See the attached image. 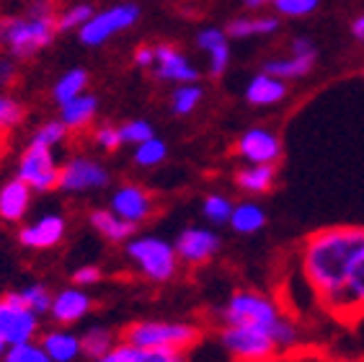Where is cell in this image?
Masks as SVG:
<instances>
[{
  "label": "cell",
  "instance_id": "obj_48",
  "mask_svg": "<svg viewBox=\"0 0 364 362\" xmlns=\"http://www.w3.org/2000/svg\"><path fill=\"white\" fill-rule=\"evenodd\" d=\"M3 352H6V341L0 339V357H3Z\"/></svg>",
  "mask_w": 364,
  "mask_h": 362
},
{
  "label": "cell",
  "instance_id": "obj_2",
  "mask_svg": "<svg viewBox=\"0 0 364 362\" xmlns=\"http://www.w3.org/2000/svg\"><path fill=\"white\" fill-rule=\"evenodd\" d=\"M57 31L55 3L31 0L23 14H0V52L14 60H28L55 42Z\"/></svg>",
  "mask_w": 364,
  "mask_h": 362
},
{
  "label": "cell",
  "instance_id": "obj_32",
  "mask_svg": "<svg viewBox=\"0 0 364 362\" xmlns=\"http://www.w3.org/2000/svg\"><path fill=\"white\" fill-rule=\"evenodd\" d=\"M166 158H168V145L161 138H155V135L147 138L145 143H140V145H134V163L142 168L161 166Z\"/></svg>",
  "mask_w": 364,
  "mask_h": 362
},
{
  "label": "cell",
  "instance_id": "obj_43",
  "mask_svg": "<svg viewBox=\"0 0 364 362\" xmlns=\"http://www.w3.org/2000/svg\"><path fill=\"white\" fill-rule=\"evenodd\" d=\"M101 277H104L101 267H96V264H83V267H77V269L73 272V285H77V287H91V285H98V282H101Z\"/></svg>",
  "mask_w": 364,
  "mask_h": 362
},
{
  "label": "cell",
  "instance_id": "obj_38",
  "mask_svg": "<svg viewBox=\"0 0 364 362\" xmlns=\"http://www.w3.org/2000/svg\"><path fill=\"white\" fill-rule=\"evenodd\" d=\"M119 135L124 145H140L147 138H153L155 130L147 119H129V122H124V125L119 127Z\"/></svg>",
  "mask_w": 364,
  "mask_h": 362
},
{
  "label": "cell",
  "instance_id": "obj_19",
  "mask_svg": "<svg viewBox=\"0 0 364 362\" xmlns=\"http://www.w3.org/2000/svg\"><path fill=\"white\" fill-rule=\"evenodd\" d=\"M31 187L26 181H21L18 176L8 179L3 187H0V220L6 223H21L26 217L28 207H31Z\"/></svg>",
  "mask_w": 364,
  "mask_h": 362
},
{
  "label": "cell",
  "instance_id": "obj_20",
  "mask_svg": "<svg viewBox=\"0 0 364 362\" xmlns=\"http://www.w3.org/2000/svg\"><path fill=\"white\" fill-rule=\"evenodd\" d=\"M196 44L210 57V76H225V70L230 65V36H228V31H223L218 26L202 29L199 36H196Z\"/></svg>",
  "mask_w": 364,
  "mask_h": 362
},
{
  "label": "cell",
  "instance_id": "obj_49",
  "mask_svg": "<svg viewBox=\"0 0 364 362\" xmlns=\"http://www.w3.org/2000/svg\"><path fill=\"white\" fill-rule=\"evenodd\" d=\"M267 362H274V360H267Z\"/></svg>",
  "mask_w": 364,
  "mask_h": 362
},
{
  "label": "cell",
  "instance_id": "obj_31",
  "mask_svg": "<svg viewBox=\"0 0 364 362\" xmlns=\"http://www.w3.org/2000/svg\"><path fill=\"white\" fill-rule=\"evenodd\" d=\"M248 8H264L274 6L277 14L289 16V19H302V16H310L321 6V0H243Z\"/></svg>",
  "mask_w": 364,
  "mask_h": 362
},
{
  "label": "cell",
  "instance_id": "obj_21",
  "mask_svg": "<svg viewBox=\"0 0 364 362\" xmlns=\"http://www.w3.org/2000/svg\"><path fill=\"white\" fill-rule=\"evenodd\" d=\"M287 96V81H282L269 73H256L245 86V101L251 106H274Z\"/></svg>",
  "mask_w": 364,
  "mask_h": 362
},
{
  "label": "cell",
  "instance_id": "obj_40",
  "mask_svg": "<svg viewBox=\"0 0 364 362\" xmlns=\"http://www.w3.org/2000/svg\"><path fill=\"white\" fill-rule=\"evenodd\" d=\"M93 362H142V349L132 347L129 341H117L106 355H101L98 360Z\"/></svg>",
  "mask_w": 364,
  "mask_h": 362
},
{
  "label": "cell",
  "instance_id": "obj_30",
  "mask_svg": "<svg viewBox=\"0 0 364 362\" xmlns=\"http://www.w3.org/2000/svg\"><path fill=\"white\" fill-rule=\"evenodd\" d=\"M204 90L199 83H181L176 86L173 93H171V109L178 117H189V114L196 112V106L202 104Z\"/></svg>",
  "mask_w": 364,
  "mask_h": 362
},
{
  "label": "cell",
  "instance_id": "obj_14",
  "mask_svg": "<svg viewBox=\"0 0 364 362\" xmlns=\"http://www.w3.org/2000/svg\"><path fill=\"white\" fill-rule=\"evenodd\" d=\"M220 236L212 228H186L178 233V238L173 241L176 254L183 264L199 267L207 264L210 259H215V254L220 251Z\"/></svg>",
  "mask_w": 364,
  "mask_h": 362
},
{
  "label": "cell",
  "instance_id": "obj_26",
  "mask_svg": "<svg viewBox=\"0 0 364 362\" xmlns=\"http://www.w3.org/2000/svg\"><path fill=\"white\" fill-rule=\"evenodd\" d=\"M277 29H279L277 16H240V19H232L225 31L230 39H251V36H269Z\"/></svg>",
  "mask_w": 364,
  "mask_h": 362
},
{
  "label": "cell",
  "instance_id": "obj_39",
  "mask_svg": "<svg viewBox=\"0 0 364 362\" xmlns=\"http://www.w3.org/2000/svg\"><path fill=\"white\" fill-rule=\"evenodd\" d=\"M23 119V106L8 93H0V133L14 130L18 122Z\"/></svg>",
  "mask_w": 364,
  "mask_h": 362
},
{
  "label": "cell",
  "instance_id": "obj_16",
  "mask_svg": "<svg viewBox=\"0 0 364 362\" xmlns=\"http://www.w3.org/2000/svg\"><path fill=\"white\" fill-rule=\"evenodd\" d=\"M65 230H68V220L60 212H47L18 230V244L28 251L55 249L65 238Z\"/></svg>",
  "mask_w": 364,
  "mask_h": 362
},
{
  "label": "cell",
  "instance_id": "obj_47",
  "mask_svg": "<svg viewBox=\"0 0 364 362\" xmlns=\"http://www.w3.org/2000/svg\"><path fill=\"white\" fill-rule=\"evenodd\" d=\"M3 148H6V133H0V155H3Z\"/></svg>",
  "mask_w": 364,
  "mask_h": 362
},
{
  "label": "cell",
  "instance_id": "obj_6",
  "mask_svg": "<svg viewBox=\"0 0 364 362\" xmlns=\"http://www.w3.org/2000/svg\"><path fill=\"white\" fill-rule=\"evenodd\" d=\"M220 347L235 362H267L279 352L267 329L256 326H225L220 331Z\"/></svg>",
  "mask_w": 364,
  "mask_h": 362
},
{
  "label": "cell",
  "instance_id": "obj_34",
  "mask_svg": "<svg viewBox=\"0 0 364 362\" xmlns=\"http://www.w3.org/2000/svg\"><path fill=\"white\" fill-rule=\"evenodd\" d=\"M0 362H52V360H49V355L44 352V347L39 341H23V344L6 347Z\"/></svg>",
  "mask_w": 364,
  "mask_h": 362
},
{
  "label": "cell",
  "instance_id": "obj_36",
  "mask_svg": "<svg viewBox=\"0 0 364 362\" xmlns=\"http://www.w3.org/2000/svg\"><path fill=\"white\" fill-rule=\"evenodd\" d=\"M68 135V127L60 122V119H49L44 125H39L31 135V145H42V148H52L55 150L60 143L65 140Z\"/></svg>",
  "mask_w": 364,
  "mask_h": 362
},
{
  "label": "cell",
  "instance_id": "obj_42",
  "mask_svg": "<svg viewBox=\"0 0 364 362\" xmlns=\"http://www.w3.org/2000/svg\"><path fill=\"white\" fill-rule=\"evenodd\" d=\"M142 362H191V357L183 349H147L142 352Z\"/></svg>",
  "mask_w": 364,
  "mask_h": 362
},
{
  "label": "cell",
  "instance_id": "obj_18",
  "mask_svg": "<svg viewBox=\"0 0 364 362\" xmlns=\"http://www.w3.org/2000/svg\"><path fill=\"white\" fill-rule=\"evenodd\" d=\"M93 300L91 295L85 293L83 287H65L52 298V308H49V316L60 324V326H70L77 324L80 319L88 316Z\"/></svg>",
  "mask_w": 364,
  "mask_h": 362
},
{
  "label": "cell",
  "instance_id": "obj_4",
  "mask_svg": "<svg viewBox=\"0 0 364 362\" xmlns=\"http://www.w3.org/2000/svg\"><path fill=\"white\" fill-rule=\"evenodd\" d=\"M122 339L132 347L142 349H191L199 344L202 331L191 321H134L132 326L124 329Z\"/></svg>",
  "mask_w": 364,
  "mask_h": 362
},
{
  "label": "cell",
  "instance_id": "obj_5",
  "mask_svg": "<svg viewBox=\"0 0 364 362\" xmlns=\"http://www.w3.org/2000/svg\"><path fill=\"white\" fill-rule=\"evenodd\" d=\"M124 249L134 269L150 282H168L176 277L178 264H181L176 246L161 236H132L124 244Z\"/></svg>",
  "mask_w": 364,
  "mask_h": 362
},
{
  "label": "cell",
  "instance_id": "obj_23",
  "mask_svg": "<svg viewBox=\"0 0 364 362\" xmlns=\"http://www.w3.org/2000/svg\"><path fill=\"white\" fill-rule=\"evenodd\" d=\"M88 223L93 225L96 233H101V236H104L106 241H112V244H127V241L137 233V225L127 223L124 217L117 215L112 207L93 210L91 215H88Z\"/></svg>",
  "mask_w": 364,
  "mask_h": 362
},
{
  "label": "cell",
  "instance_id": "obj_46",
  "mask_svg": "<svg viewBox=\"0 0 364 362\" xmlns=\"http://www.w3.org/2000/svg\"><path fill=\"white\" fill-rule=\"evenodd\" d=\"M351 34H354V39L364 42V14L354 19V24H351Z\"/></svg>",
  "mask_w": 364,
  "mask_h": 362
},
{
  "label": "cell",
  "instance_id": "obj_35",
  "mask_svg": "<svg viewBox=\"0 0 364 362\" xmlns=\"http://www.w3.org/2000/svg\"><path fill=\"white\" fill-rule=\"evenodd\" d=\"M232 212V200L225 195H207L202 202V215L210 220L212 225H225L230 220Z\"/></svg>",
  "mask_w": 364,
  "mask_h": 362
},
{
  "label": "cell",
  "instance_id": "obj_15",
  "mask_svg": "<svg viewBox=\"0 0 364 362\" xmlns=\"http://www.w3.org/2000/svg\"><path fill=\"white\" fill-rule=\"evenodd\" d=\"M235 150L245 163H274L277 166L282 158V140L267 127H251L238 138Z\"/></svg>",
  "mask_w": 364,
  "mask_h": 362
},
{
  "label": "cell",
  "instance_id": "obj_13",
  "mask_svg": "<svg viewBox=\"0 0 364 362\" xmlns=\"http://www.w3.org/2000/svg\"><path fill=\"white\" fill-rule=\"evenodd\" d=\"M109 207L132 225L147 223L155 215L153 195L145 187H140V184H122L112 195V200H109Z\"/></svg>",
  "mask_w": 364,
  "mask_h": 362
},
{
  "label": "cell",
  "instance_id": "obj_9",
  "mask_svg": "<svg viewBox=\"0 0 364 362\" xmlns=\"http://www.w3.org/2000/svg\"><path fill=\"white\" fill-rule=\"evenodd\" d=\"M16 176L21 181H26L28 187H31V192H39V195L57 189L60 166H57L55 150L28 143V148L21 153V158H18Z\"/></svg>",
  "mask_w": 364,
  "mask_h": 362
},
{
  "label": "cell",
  "instance_id": "obj_11",
  "mask_svg": "<svg viewBox=\"0 0 364 362\" xmlns=\"http://www.w3.org/2000/svg\"><path fill=\"white\" fill-rule=\"evenodd\" d=\"M316 44L310 42L308 36H297L289 44V57L267 60L264 63V73L282 78V81H297V78H305L310 70L316 68Z\"/></svg>",
  "mask_w": 364,
  "mask_h": 362
},
{
  "label": "cell",
  "instance_id": "obj_33",
  "mask_svg": "<svg viewBox=\"0 0 364 362\" xmlns=\"http://www.w3.org/2000/svg\"><path fill=\"white\" fill-rule=\"evenodd\" d=\"M96 14L91 8V3H73L65 11L57 14V29L60 31H77L80 26H85V21Z\"/></svg>",
  "mask_w": 364,
  "mask_h": 362
},
{
  "label": "cell",
  "instance_id": "obj_28",
  "mask_svg": "<svg viewBox=\"0 0 364 362\" xmlns=\"http://www.w3.org/2000/svg\"><path fill=\"white\" fill-rule=\"evenodd\" d=\"M85 88H88V73L83 68H73L55 81L52 98H55V104L63 106L68 101H73V98H77L80 93H85Z\"/></svg>",
  "mask_w": 364,
  "mask_h": 362
},
{
  "label": "cell",
  "instance_id": "obj_1",
  "mask_svg": "<svg viewBox=\"0 0 364 362\" xmlns=\"http://www.w3.org/2000/svg\"><path fill=\"white\" fill-rule=\"evenodd\" d=\"M364 259V228L362 225H331L310 233L302 244V274L318 303L341 290L349 274Z\"/></svg>",
  "mask_w": 364,
  "mask_h": 362
},
{
  "label": "cell",
  "instance_id": "obj_37",
  "mask_svg": "<svg viewBox=\"0 0 364 362\" xmlns=\"http://www.w3.org/2000/svg\"><path fill=\"white\" fill-rule=\"evenodd\" d=\"M18 295H21L23 306L31 308L36 316L49 314V308H52V298H55V295L49 293L44 285H39V282H31V285H26L23 290H18Z\"/></svg>",
  "mask_w": 364,
  "mask_h": 362
},
{
  "label": "cell",
  "instance_id": "obj_29",
  "mask_svg": "<svg viewBox=\"0 0 364 362\" xmlns=\"http://www.w3.org/2000/svg\"><path fill=\"white\" fill-rule=\"evenodd\" d=\"M114 344H117V334L106 326H88L83 334H80V349H83V355L88 357V360H98V357L106 355Z\"/></svg>",
  "mask_w": 364,
  "mask_h": 362
},
{
  "label": "cell",
  "instance_id": "obj_8",
  "mask_svg": "<svg viewBox=\"0 0 364 362\" xmlns=\"http://www.w3.org/2000/svg\"><path fill=\"white\" fill-rule=\"evenodd\" d=\"M39 334V316L28 306L18 293H6L0 298V339L6 341V347L34 341Z\"/></svg>",
  "mask_w": 364,
  "mask_h": 362
},
{
  "label": "cell",
  "instance_id": "obj_22",
  "mask_svg": "<svg viewBox=\"0 0 364 362\" xmlns=\"http://www.w3.org/2000/svg\"><path fill=\"white\" fill-rule=\"evenodd\" d=\"M277 184V166L274 163H245L235 174V187L245 195H267Z\"/></svg>",
  "mask_w": 364,
  "mask_h": 362
},
{
  "label": "cell",
  "instance_id": "obj_41",
  "mask_svg": "<svg viewBox=\"0 0 364 362\" xmlns=\"http://www.w3.org/2000/svg\"><path fill=\"white\" fill-rule=\"evenodd\" d=\"M93 140H96V145L101 148V150H106V153H112V150L124 145V143H122V135H119V127H114V125L96 127Z\"/></svg>",
  "mask_w": 364,
  "mask_h": 362
},
{
  "label": "cell",
  "instance_id": "obj_12",
  "mask_svg": "<svg viewBox=\"0 0 364 362\" xmlns=\"http://www.w3.org/2000/svg\"><path fill=\"white\" fill-rule=\"evenodd\" d=\"M323 308L328 311L333 319L338 321H359L364 316V259L357 264V269L351 272L349 279L341 285L333 298H328L323 303Z\"/></svg>",
  "mask_w": 364,
  "mask_h": 362
},
{
  "label": "cell",
  "instance_id": "obj_44",
  "mask_svg": "<svg viewBox=\"0 0 364 362\" xmlns=\"http://www.w3.org/2000/svg\"><path fill=\"white\" fill-rule=\"evenodd\" d=\"M16 76H18V68L14 57H0V90L11 88L16 83Z\"/></svg>",
  "mask_w": 364,
  "mask_h": 362
},
{
  "label": "cell",
  "instance_id": "obj_25",
  "mask_svg": "<svg viewBox=\"0 0 364 362\" xmlns=\"http://www.w3.org/2000/svg\"><path fill=\"white\" fill-rule=\"evenodd\" d=\"M98 112V101L91 93H80L77 98L68 101V104L60 106V122H63L68 130H85L96 119Z\"/></svg>",
  "mask_w": 364,
  "mask_h": 362
},
{
  "label": "cell",
  "instance_id": "obj_3",
  "mask_svg": "<svg viewBox=\"0 0 364 362\" xmlns=\"http://www.w3.org/2000/svg\"><path fill=\"white\" fill-rule=\"evenodd\" d=\"M220 319H223V326L267 329L277 341L279 352L297 347V341H300V329L282 314L279 306L269 295L253 293V290H240V293L230 295V300L220 311Z\"/></svg>",
  "mask_w": 364,
  "mask_h": 362
},
{
  "label": "cell",
  "instance_id": "obj_45",
  "mask_svg": "<svg viewBox=\"0 0 364 362\" xmlns=\"http://www.w3.org/2000/svg\"><path fill=\"white\" fill-rule=\"evenodd\" d=\"M134 65H137V68H150V70H153L155 47H150V44H142V47L134 49Z\"/></svg>",
  "mask_w": 364,
  "mask_h": 362
},
{
  "label": "cell",
  "instance_id": "obj_10",
  "mask_svg": "<svg viewBox=\"0 0 364 362\" xmlns=\"http://www.w3.org/2000/svg\"><path fill=\"white\" fill-rule=\"evenodd\" d=\"M106 184H109V171L88 155H73L60 166V179H57L60 192L83 195V192L104 189Z\"/></svg>",
  "mask_w": 364,
  "mask_h": 362
},
{
  "label": "cell",
  "instance_id": "obj_7",
  "mask_svg": "<svg viewBox=\"0 0 364 362\" xmlns=\"http://www.w3.org/2000/svg\"><path fill=\"white\" fill-rule=\"evenodd\" d=\"M140 21V6L137 3H117L112 8L96 11V14L85 21V26L77 29V39L85 47H101L112 36L122 34L127 29H132Z\"/></svg>",
  "mask_w": 364,
  "mask_h": 362
},
{
  "label": "cell",
  "instance_id": "obj_24",
  "mask_svg": "<svg viewBox=\"0 0 364 362\" xmlns=\"http://www.w3.org/2000/svg\"><path fill=\"white\" fill-rule=\"evenodd\" d=\"M39 344L44 347V352H47L52 362H75L77 357L83 355L80 336L68 331V329H52V331H47L42 336Z\"/></svg>",
  "mask_w": 364,
  "mask_h": 362
},
{
  "label": "cell",
  "instance_id": "obj_17",
  "mask_svg": "<svg viewBox=\"0 0 364 362\" xmlns=\"http://www.w3.org/2000/svg\"><path fill=\"white\" fill-rule=\"evenodd\" d=\"M153 73L158 81L166 83H196L199 81V70L194 68L189 57L183 55L181 49H176L173 44H158L155 47V65Z\"/></svg>",
  "mask_w": 364,
  "mask_h": 362
},
{
  "label": "cell",
  "instance_id": "obj_27",
  "mask_svg": "<svg viewBox=\"0 0 364 362\" xmlns=\"http://www.w3.org/2000/svg\"><path fill=\"white\" fill-rule=\"evenodd\" d=\"M228 225H230L235 233H240V236H253V233H259V230L267 225V212L256 202H238V205H232Z\"/></svg>",
  "mask_w": 364,
  "mask_h": 362
}]
</instances>
